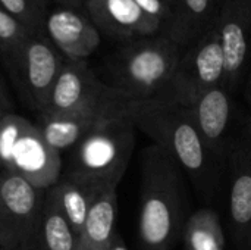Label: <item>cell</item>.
Returning <instances> with one entry per match:
<instances>
[{
	"mask_svg": "<svg viewBox=\"0 0 251 250\" xmlns=\"http://www.w3.org/2000/svg\"><path fill=\"white\" fill-rule=\"evenodd\" d=\"M46 190L0 171V250L38 249Z\"/></svg>",
	"mask_w": 251,
	"mask_h": 250,
	"instance_id": "52a82bcc",
	"label": "cell"
},
{
	"mask_svg": "<svg viewBox=\"0 0 251 250\" xmlns=\"http://www.w3.org/2000/svg\"><path fill=\"white\" fill-rule=\"evenodd\" d=\"M215 1L216 0H174L163 35L169 37L185 50L216 18H213Z\"/></svg>",
	"mask_w": 251,
	"mask_h": 250,
	"instance_id": "e0dca14e",
	"label": "cell"
},
{
	"mask_svg": "<svg viewBox=\"0 0 251 250\" xmlns=\"http://www.w3.org/2000/svg\"><path fill=\"white\" fill-rule=\"evenodd\" d=\"M109 250H128V248H126V245L124 242V239L119 234H116V237H115V240H113V243H112Z\"/></svg>",
	"mask_w": 251,
	"mask_h": 250,
	"instance_id": "484cf974",
	"label": "cell"
},
{
	"mask_svg": "<svg viewBox=\"0 0 251 250\" xmlns=\"http://www.w3.org/2000/svg\"><path fill=\"white\" fill-rule=\"evenodd\" d=\"M44 35L65 59L85 60L100 46V31L79 9L57 6L47 12Z\"/></svg>",
	"mask_w": 251,
	"mask_h": 250,
	"instance_id": "9a60e30c",
	"label": "cell"
},
{
	"mask_svg": "<svg viewBox=\"0 0 251 250\" xmlns=\"http://www.w3.org/2000/svg\"><path fill=\"white\" fill-rule=\"evenodd\" d=\"M137 102L112 87L106 96L71 115L37 116V127L49 146L62 153L63 150L72 149L82 137L103 124L121 116H131Z\"/></svg>",
	"mask_w": 251,
	"mask_h": 250,
	"instance_id": "9c48e42d",
	"label": "cell"
},
{
	"mask_svg": "<svg viewBox=\"0 0 251 250\" xmlns=\"http://www.w3.org/2000/svg\"><path fill=\"white\" fill-rule=\"evenodd\" d=\"M112 90L88 66L85 60L65 59L50 94L47 109L40 116L71 115L99 100Z\"/></svg>",
	"mask_w": 251,
	"mask_h": 250,
	"instance_id": "7c38bea8",
	"label": "cell"
},
{
	"mask_svg": "<svg viewBox=\"0 0 251 250\" xmlns=\"http://www.w3.org/2000/svg\"><path fill=\"white\" fill-rule=\"evenodd\" d=\"M0 7L22 24L29 32H44L47 1L44 0H0Z\"/></svg>",
	"mask_w": 251,
	"mask_h": 250,
	"instance_id": "44dd1931",
	"label": "cell"
},
{
	"mask_svg": "<svg viewBox=\"0 0 251 250\" xmlns=\"http://www.w3.org/2000/svg\"><path fill=\"white\" fill-rule=\"evenodd\" d=\"M131 118L138 130L179 164L204 194L212 192L218 164L210 156L188 106L159 96L138 100Z\"/></svg>",
	"mask_w": 251,
	"mask_h": 250,
	"instance_id": "7a4b0ae2",
	"label": "cell"
},
{
	"mask_svg": "<svg viewBox=\"0 0 251 250\" xmlns=\"http://www.w3.org/2000/svg\"><path fill=\"white\" fill-rule=\"evenodd\" d=\"M184 50L160 34L128 41L109 63V85L134 100L162 96L181 60Z\"/></svg>",
	"mask_w": 251,
	"mask_h": 250,
	"instance_id": "3957f363",
	"label": "cell"
},
{
	"mask_svg": "<svg viewBox=\"0 0 251 250\" xmlns=\"http://www.w3.org/2000/svg\"><path fill=\"white\" fill-rule=\"evenodd\" d=\"M225 60L224 87L231 93L240 83L251 49V0H225L216 13Z\"/></svg>",
	"mask_w": 251,
	"mask_h": 250,
	"instance_id": "8fae6325",
	"label": "cell"
},
{
	"mask_svg": "<svg viewBox=\"0 0 251 250\" xmlns=\"http://www.w3.org/2000/svg\"><path fill=\"white\" fill-rule=\"evenodd\" d=\"M0 55L21 99L37 112V116L43 115L65 62L62 53L44 32H31L1 49Z\"/></svg>",
	"mask_w": 251,
	"mask_h": 250,
	"instance_id": "8992f818",
	"label": "cell"
},
{
	"mask_svg": "<svg viewBox=\"0 0 251 250\" xmlns=\"http://www.w3.org/2000/svg\"><path fill=\"white\" fill-rule=\"evenodd\" d=\"M137 130L131 116H121L88 133L71 149L66 175L104 190L118 189L135 147Z\"/></svg>",
	"mask_w": 251,
	"mask_h": 250,
	"instance_id": "277c9868",
	"label": "cell"
},
{
	"mask_svg": "<svg viewBox=\"0 0 251 250\" xmlns=\"http://www.w3.org/2000/svg\"><path fill=\"white\" fill-rule=\"evenodd\" d=\"M118 212L116 189L104 192L93 203L82 233L79 236V250H109L115 237V222Z\"/></svg>",
	"mask_w": 251,
	"mask_h": 250,
	"instance_id": "ac0fdd59",
	"label": "cell"
},
{
	"mask_svg": "<svg viewBox=\"0 0 251 250\" xmlns=\"http://www.w3.org/2000/svg\"><path fill=\"white\" fill-rule=\"evenodd\" d=\"M44 1H47V0H44Z\"/></svg>",
	"mask_w": 251,
	"mask_h": 250,
	"instance_id": "4dcf8cb0",
	"label": "cell"
},
{
	"mask_svg": "<svg viewBox=\"0 0 251 250\" xmlns=\"http://www.w3.org/2000/svg\"><path fill=\"white\" fill-rule=\"evenodd\" d=\"M28 34L31 32L22 24L0 7V50L15 44Z\"/></svg>",
	"mask_w": 251,
	"mask_h": 250,
	"instance_id": "7402d4cb",
	"label": "cell"
},
{
	"mask_svg": "<svg viewBox=\"0 0 251 250\" xmlns=\"http://www.w3.org/2000/svg\"><path fill=\"white\" fill-rule=\"evenodd\" d=\"M0 171L47 190L62 177V155L49 146L37 124L10 112L0 121Z\"/></svg>",
	"mask_w": 251,
	"mask_h": 250,
	"instance_id": "5b68a950",
	"label": "cell"
},
{
	"mask_svg": "<svg viewBox=\"0 0 251 250\" xmlns=\"http://www.w3.org/2000/svg\"><path fill=\"white\" fill-rule=\"evenodd\" d=\"M199 133L218 165L228 162L238 134H234V103L224 87H213L200 94L190 106Z\"/></svg>",
	"mask_w": 251,
	"mask_h": 250,
	"instance_id": "30bf717a",
	"label": "cell"
},
{
	"mask_svg": "<svg viewBox=\"0 0 251 250\" xmlns=\"http://www.w3.org/2000/svg\"><path fill=\"white\" fill-rule=\"evenodd\" d=\"M59 6L63 7H72V9H81L82 7V0H53Z\"/></svg>",
	"mask_w": 251,
	"mask_h": 250,
	"instance_id": "d4e9b609",
	"label": "cell"
},
{
	"mask_svg": "<svg viewBox=\"0 0 251 250\" xmlns=\"http://www.w3.org/2000/svg\"><path fill=\"white\" fill-rule=\"evenodd\" d=\"M165 1H166V0H165ZM166 3H168V1H166Z\"/></svg>",
	"mask_w": 251,
	"mask_h": 250,
	"instance_id": "f546056e",
	"label": "cell"
},
{
	"mask_svg": "<svg viewBox=\"0 0 251 250\" xmlns=\"http://www.w3.org/2000/svg\"><path fill=\"white\" fill-rule=\"evenodd\" d=\"M107 190L65 174L54 186L47 189V193L53 197L79 239L93 203Z\"/></svg>",
	"mask_w": 251,
	"mask_h": 250,
	"instance_id": "2e32d148",
	"label": "cell"
},
{
	"mask_svg": "<svg viewBox=\"0 0 251 250\" xmlns=\"http://www.w3.org/2000/svg\"><path fill=\"white\" fill-rule=\"evenodd\" d=\"M82 7L99 31L118 40L132 41L163 31L162 22L144 13L134 0H82Z\"/></svg>",
	"mask_w": 251,
	"mask_h": 250,
	"instance_id": "5bb4252c",
	"label": "cell"
},
{
	"mask_svg": "<svg viewBox=\"0 0 251 250\" xmlns=\"http://www.w3.org/2000/svg\"><path fill=\"white\" fill-rule=\"evenodd\" d=\"M246 96H247V100H249V103H250V106H251V75H250V78H249L247 88H246Z\"/></svg>",
	"mask_w": 251,
	"mask_h": 250,
	"instance_id": "4316f807",
	"label": "cell"
},
{
	"mask_svg": "<svg viewBox=\"0 0 251 250\" xmlns=\"http://www.w3.org/2000/svg\"><path fill=\"white\" fill-rule=\"evenodd\" d=\"M0 103H1L4 108H7V109L10 111L12 103H10V100H9V96H7V91H6V87H4L1 78H0Z\"/></svg>",
	"mask_w": 251,
	"mask_h": 250,
	"instance_id": "cb8c5ba5",
	"label": "cell"
},
{
	"mask_svg": "<svg viewBox=\"0 0 251 250\" xmlns=\"http://www.w3.org/2000/svg\"><path fill=\"white\" fill-rule=\"evenodd\" d=\"M182 168L159 144L149 146L141 165L138 234L143 250H171L184 227Z\"/></svg>",
	"mask_w": 251,
	"mask_h": 250,
	"instance_id": "6da1fadb",
	"label": "cell"
},
{
	"mask_svg": "<svg viewBox=\"0 0 251 250\" xmlns=\"http://www.w3.org/2000/svg\"><path fill=\"white\" fill-rule=\"evenodd\" d=\"M40 250H79V239L72 230L71 224L46 190V199L41 212L40 233H38Z\"/></svg>",
	"mask_w": 251,
	"mask_h": 250,
	"instance_id": "d6986e66",
	"label": "cell"
},
{
	"mask_svg": "<svg viewBox=\"0 0 251 250\" xmlns=\"http://www.w3.org/2000/svg\"><path fill=\"white\" fill-rule=\"evenodd\" d=\"M224 77V50L213 19L209 28L184 50L175 74L160 97L190 108L200 94L222 85Z\"/></svg>",
	"mask_w": 251,
	"mask_h": 250,
	"instance_id": "ba28073f",
	"label": "cell"
},
{
	"mask_svg": "<svg viewBox=\"0 0 251 250\" xmlns=\"http://www.w3.org/2000/svg\"><path fill=\"white\" fill-rule=\"evenodd\" d=\"M185 250H225V236L218 212L204 208L188 217L184 224Z\"/></svg>",
	"mask_w": 251,
	"mask_h": 250,
	"instance_id": "ffe728a7",
	"label": "cell"
},
{
	"mask_svg": "<svg viewBox=\"0 0 251 250\" xmlns=\"http://www.w3.org/2000/svg\"><path fill=\"white\" fill-rule=\"evenodd\" d=\"M166 1H168V4H169V6L172 7V4H174V0H166Z\"/></svg>",
	"mask_w": 251,
	"mask_h": 250,
	"instance_id": "f1b7e54d",
	"label": "cell"
},
{
	"mask_svg": "<svg viewBox=\"0 0 251 250\" xmlns=\"http://www.w3.org/2000/svg\"><path fill=\"white\" fill-rule=\"evenodd\" d=\"M144 13L162 22L163 29L171 16V6L165 0H134Z\"/></svg>",
	"mask_w": 251,
	"mask_h": 250,
	"instance_id": "603a6c76",
	"label": "cell"
},
{
	"mask_svg": "<svg viewBox=\"0 0 251 250\" xmlns=\"http://www.w3.org/2000/svg\"><path fill=\"white\" fill-rule=\"evenodd\" d=\"M7 113H10V111H9L7 108H4V106L0 103V121H1V119H3V118L7 115Z\"/></svg>",
	"mask_w": 251,
	"mask_h": 250,
	"instance_id": "83f0119b",
	"label": "cell"
},
{
	"mask_svg": "<svg viewBox=\"0 0 251 250\" xmlns=\"http://www.w3.org/2000/svg\"><path fill=\"white\" fill-rule=\"evenodd\" d=\"M229 217L238 243L251 250V125L238 133L228 158Z\"/></svg>",
	"mask_w": 251,
	"mask_h": 250,
	"instance_id": "4fadbf2b",
	"label": "cell"
}]
</instances>
